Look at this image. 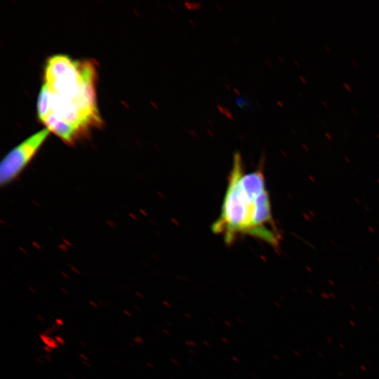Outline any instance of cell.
Segmentation results:
<instances>
[{
  "mask_svg": "<svg viewBox=\"0 0 379 379\" xmlns=\"http://www.w3.org/2000/svg\"><path fill=\"white\" fill-rule=\"evenodd\" d=\"M96 69L90 60L50 57L37 100V114L46 128L72 145L102 124L96 100Z\"/></svg>",
  "mask_w": 379,
  "mask_h": 379,
  "instance_id": "obj_1",
  "label": "cell"
},
{
  "mask_svg": "<svg viewBox=\"0 0 379 379\" xmlns=\"http://www.w3.org/2000/svg\"><path fill=\"white\" fill-rule=\"evenodd\" d=\"M211 230L227 245L239 237L251 236L279 247L281 234L272 216L263 167L246 173L239 152L234 154L220 215Z\"/></svg>",
  "mask_w": 379,
  "mask_h": 379,
  "instance_id": "obj_2",
  "label": "cell"
},
{
  "mask_svg": "<svg viewBox=\"0 0 379 379\" xmlns=\"http://www.w3.org/2000/svg\"><path fill=\"white\" fill-rule=\"evenodd\" d=\"M49 133L46 128L35 133L5 156L0 165L1 186L11 182L21 173L38 152Z\"/></svg>",
  "mask_w": 379,
  "mask_h": 379,
  "instance_id": "obj_3",
  "label": "cell"
},
{
  "mask_svg": "<svg viewBox=\"0 0 379 379\" xmlns=\"http://www.w3.org/2000/svg\"><path fill=\"white\" fill-rule=\"evenodd\" d=\"M344 84V86L345 87V88L349 91V92H351L352 91V88L350 86L349 84H347V83H343Z\"/></svg>",
  "mask_w": 379,
  "mask_h": 379,
  "instance_id": "obj_4",
  "label": "cell"
},
{
  "mask_svg": "<svg viewBox=\"0 0 379 379\" xmlns=\"http://www.w3.org/2000/svg\"><path fill=\"white\" fill-rule=\"evenodd\" d=\"M300 78L302 80V81H304V83L306 84V81L305 80V78H302V77H300Z\"/></svg>",
  "mask_w": 379,
  "mask_h": 379,
  "instance_id": "obj_5",
  "label": "cell"
},
{
  "mask_svg": "<svg viewBox=\"0 0 379 379\" xmlns=\"http://www.w3.org/2000/svg\"><path fill=\"white\" fill-rule=\"evenodd\" d=\"M322 103L324 105V106H326V107H328L327 104L326 103L325 104L324 101H322Z\"/></svg>",
  "mask_w": 379,
  "mask_h": 379,
  "instance_id": "obj_6",
  "label": "cell"
}]
</instances>
